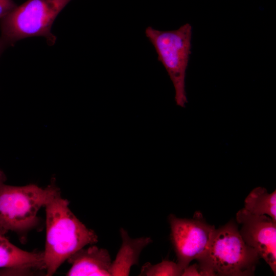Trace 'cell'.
<instances>
[{
    "label": "cell",
    "instance_id": "9",
    "mask_svg": "<svg viewBox=\"0 0 276 276\" xmlns=\"http://www.w3.org/2000/svg\"><path fill=\"white\" fill-rule=\"evenodd\" d=\"M0 268L17 273L45 269L43 253L22 250L0 236Z\"/></svg>",
    "mask_w": 276,
    "mask_h": 276
},
{
    "label": "cell",
    "instance_id": "7",
    "mask_svg": "<svg viewBox=\"0 0 276 276\" xmlns=\"http://www.w3.org/2000/svg\"><path fill=\"white\" fill-rule=\"evenodd\" d=\"M244 241L255 249L276 273V221L266 215H256L243 208L236 214Z\"/></svg>",
    "mask_w": 276,
    "mask_h": 276
},
{
    "label": "cell",
    "instance_id": "1",
    "mask_svg": "<svg viewBox=\"0 0 276 276\" xmlns=\"http://www.w3.org/2000/svg\"><path fill=\"white\" fill-rule=\"evenodd\" d=\"M46 239L43 252L46 275H53L75 252L98 242V237L74 214L60 192L46 205Z\"/></svg>",
    "mask_w": 276,
    "mask_h": 276
},
{
    "label": "cell",
    "instance_id": "13",
    "mask_svg": "<svg viewBox=\"0 0 276 276\" xmlns=\"http://www.w3.org/2000/svg\"><path fill=\"white\" fill-rule=\"evenodd\" d=\"M16 6L13 0H0V18L8 14Z\"/></svg>",
    "mask_w": 276,
    "mask_h": 276
},
{
    "label": "cell",
    "instance_id": "6",
    "mask_svg": "<svg viewBox=\"0 0 276 276\" xmlns=\"http://www.w3.org/2000/svg\"><path fill=\"white\" fill-rule=\"evenodd\" d=\"M168 219L177 263L183 270L192 261L197 260L204 254L215 227L205 221L200 212H195L192 219L170 214Z\"/></svg>",
    "mask_w": 276,
    "mask_h": 276
},
{
    "label": "cell",
    "instance_id": "8",
    "mask_svg": "<svg viewBox=\"0 0 276 276\" xmlns=\"http://www.w3.org/2000/svg\"><path fill=\"white\" fill-rule=\"evenodd\" d=\"M71 267L66 275L110 276L111 260L106 249L97 246L80 249L67 260Z\"/></svg>",
    "mask_w": 276,
    "mask_h": 276
},
{
    "label": "cell",
    "instance_id": "12",
    "mask_svg": "<svg viewBox=\"0 0 276 276\" xmlns=\"http://www.w3.org/2000/svg\"><path fill=\"white\" fill-rule=\"evenodd\" d=\"M183 270L177 263L164 260L155 265L146 263L142 267L140 275L178 276L181 275Z\"/></svg>",
    "mask_w": 276,
    "mask_h": 276
},
{
    "label": "cell",
    "instance_id": "11",
    "mask_svg": "<svg viewBox=\"0 0 276 276\" xmlns=\"http://www.w3.org/2000/svg\"><path fill=\"white\" fill-rule=\"evenodd\" d=\"M244 208L256 215H267L276 221L275 190L269 193L263 187L254 189L245 199Z\"/></svg>",
    "mask_w": 276,
    "mask_h": 276
},
{
    "label": "cell",
    "instance_id": "5",
    "mask_svg": "<svg viewBox=\"0 0 276 276\" xmlns=\"http://www.w3.org/2000/svg\"><path fill=\"white\" fill-rule=\"evenodd\" d=\"M145 33L172 82L176 105L185 107L188 102L185 80L191 54V25L186 23L170 31H160L149 26Z\"/></svg>",
    "mask_w": 276,
    "mask_h": 276
},
{
    "label": "cell",
    "instance_id": "15",
    "mask_svg": "<svg viewBox=\"0 0 276 276\" xmlns=\"http://www.w3.org/2000/svg\"><path fill=\"white\" fill-rule=\"evenodd\" d=\"M9 44L1 37H0V56L4 51L8 47Z\"/></svg>",
    "mask_w": 276,
    "mask_h": 276
},
{
    "label": "cell",
    "instance_id": "16",
    "mask_svg": "<svg viewBox=\"0 0 276 276\" xmlns=\"http://www.w3.org/2000/svg\"><path fill=\"white\" fill-rule=\"evenodd\" d=\"M8 231L3 228L0 225V236H4Z\"/></svg>",
    "mask_w": 276,
    "mask_h": 276
},
{
    "label": "cell",
    "instance_id": "14",
    "mask_svg": "<svg viewBox=\"0 0 276 276\" xmlns=\"http://www.w3.org/2000/svg\"><path fill=\"white\" fill-rule=\"evenodd\" d=\"M183 276H202L203 274L199 268L198 264L195 263L192 265H188L183 270L182 275Z\"/></svg>",
    "mask_w": 276,
    "mask_h": 276
},
{
    "label": "cell",
    "instance_id": "4",
    "mask_svg": "<svg viewBox=\"0 0 276 276\" xmlns=\"http://www.w3.org/2000/svg\"><path fill=\"white\" fill-rule=\"evenodd\" d=\"M71 0H28L0 18L1 37L9 45L25 38L41 36L48 45L54 44L52 25Z\"/></svg>",
    "mask_w": 276,
    "mask_h": 276
},
{
    "label": "cell",
    "instance_id": "3",
    "mask_svg": "<svg viewBox=\"0 0 276 276\" xmlns=\"http://www.w3.org/2000/svg\"><path fill=\"white\" fill-rule=\"evenodd\" d=\"M6 180L0 170V225L7 231L22 233L34 228L40 209L60 192L54 182L42 188L34 184L8 185Z\"/></svg>",
    "mask_w": 276,
    "mask_h": 276
},
{
    "label": "cell",
    "instance_id": "2",
    "mask_svg": "<svg viewBox=\"0 0 276 276\" xmlns=\"http://www.w3.org/2000/svg\"><path fill=\"white\" fill-rule=\"evenodd\" d=\"M260 258L231 220L215 228L205 252L197 261L203 276H248L254 274Z\"/></svg>",
    "mask_w": 276,
    "mask_h": 276
},
{
    "label": "cell",
    "instance_id": "10",
    "mask_svg": "<svg viewBox=\"0 0 276 276\" xmlns=\"http://www.w3.org/2000/svg\"><path fill=\"white\" fill-rule=\"evenodd\" d=\"M122 244L110 267V275H128L131 267L139 263L143 249L152 242L149 237L132 239L127 232L121 228Z\"/></svg>",
    "mask_w": 276,
    "mask_h": 276
}]
</instances>
